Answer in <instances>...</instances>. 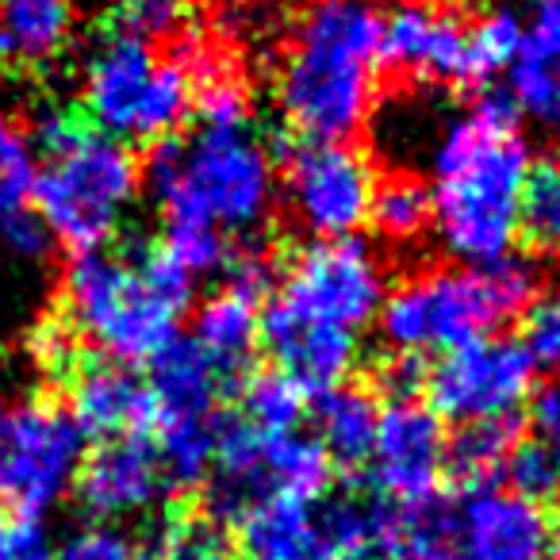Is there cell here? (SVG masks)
Returning a JSON list of instances; mask_svg holds the SVG:
<instances>
[{
  "mask_svg": "<svg viewBox=\"0 0 560 560\" xmlns=\"http://www.w3.org/2000/svg\"><path fill=\"white\" fill-rule=\"evenodd\" d=\"M529 170L534 154L503 93H483L438 131L427 185L430 226L453 261L483 269L511 254Z\"/></svg>",
  "mask_w": 560,
  "mask_h": 560,
  "instance_id": "cell-1",
  "label": "cell"
},
{
  "mask_svg": "<svg viewBox=\"0 0 560 560\" xmlns=\"http://www.w3.org/2000/svg\"><path fill=\"white\" fill-rule=\"evenodd\" d=\"M384 12L373 0H312L277 66L280 119L304 142H346L369 124L381 81Z\"/></svg>",
  "mask_w": 560,
  "mask_h": 560,
  "instance_id": "cell-2",
  "label": "cell"
},
{
  "mask_svg": "<svg viewBox=\"0 0 560 560\" xmlns=\"http://www.w3.org/2000/svg\"><path fill=\"white\" fill-rule=\"evenodd\" d=\"M196 277L162 246L73 254L62 277V319L116 365H150L177 338Z\"/></svg>",
  "mask_w": 560,
  "mask_h": 560,
  "instance_id": "cell-3",
  "label": "cell"
},
{
  "mask_svg": "<svg viewBox=\"0 0 560 560\" xmlns=\"http://www.w3.org/2000/svg\"><path fill=\"white\" fill-rule=\"evenodd\" d=\"M24 127L35 154L47 158L32 185L35 215L73 254L104 249L139 200V158L58 101H43Z\"/></svg>",
  "mask_w": 560,
  "mask_h": 560,
  "instance_id": "cell-4",
  "label": "cell"
},
{
  "mask_svg": "<svg viewBox=\"0 0 560 560\" xmlns=\"http://www.w3.org/2000/svg\"><path fill=\"white\" fill-rule=\"evenodd\" d=\"M139 177L165 226L196 223L246 234L257 231L277 203V162L249 124L200 127L192 139L170 135L150 142Z\"/></svg>",
  "mask_w": 560,
  "mask_h": 560,
  "instance_id": "cell-5",
  "label": "cell"
},
{
  "mask_svg": "<svg viewBox=\"0 0 560 560\" xmlns=\"http://www.w3.org/2000/svg\"><path fill=\"white\" fill-rule=\"evenodd\" d=\"M537 292L541 272L518 254H506L503 261L483 269H422L388 289L376 327L392 353H450L472 338H488L506 319L522 315Z\"/></svg>",
  "mask_w": 560,
  "mask_h": 560,
  "instance_id": "cell-6",
  "label": "cell"
},
{
  "mask_svg": "<svg viewBox=\"0 0 560 560\" xmlns=\"http://www.w3.org/2000/svg\"><path fill=\"white\" fill-rule=\"evenodd\" d=\"M192 112V78L150 39L108 27L81 66V116L119 142L170 139Z\"/></svg>",
  "mask_w": 560,
  "mask_h": 560,
  "instance_id": "cell-7",
  "label": "cell"
},
{
  "mask_svg": "<svg viewBox=\"0 0 560 560\" xmlns=\"http://www.w3.org/2000/svg\"><path fill=\"white\" fill-rule=\"evenodd\" d=\"M85 434L55 399L27 396L0 404V506L39 522L78 483Z\"/></svg>",
  "mask_w": 560,
  "mask_h": 560,
  "instance_id": "cell-8",
  "label": "cell"
},
{
  "mask_svg": "<svg viewBox=\"0 0 560 560\" xmlns=\"http://www.w3.org/2000/svg\"><path fill=\"white\" fill-rule=\"evenodd\" d=\"M388 296V269L361 238H323L292 257L272 304L292 319L335 330L373 327Z\"/></svg>",
  "mask_w": 560,
  "mask_h": 560,
  "instance_id": "cell-9",
  "label": "cell"
},
{
  "mask_svg": "<svg viewBox=\"0 0 560 560\" xmlns=\"http://www.w3.org/2000/svg\"><path fill=\"white\" fill-rule=\"evenodd\" d=\"M534 361L518 338H472L442 353L427 373V407L457 427L518 415L534 392Z\"/></svg>",
  "mask_w": 560,
  "mask_h": 560,
  "instance_id": "cell-10",
  "label": "cell"
},
{
  "mask_svg": "<svg viewBox=\"0 0 560 560\" xmlns=\"http://www.w3.org/2000/svg\"><path fill=\"white\" fill-rule=\"evenodd\" d=\"M373 192V162L350 142H300L284 165V200L315 242L353 238L369 223Z\"/></svg>",
  "mask_w": 560,
  "mask_h": 560,
  "instance_id": "cell-11",
  "label": "cell"
},
{
  "mask_svg": "<svg viewBox=\"0 0 560 560\" xmlns=\"http://www.w3.org/2000/svg\"><path fill=\"white\" fill-rule=\"evenodd\" d=\"M445 438L442 419L422 399H396L381 411L373 457V488L388 503H422L438 495V483L445 476Z\"/></svg>",
  "mask_w": 560,
  "mask_h": 560,
  "instance_id": "cell-12",
  "label": "cell"
},
{
  "mask_svg": "<svg viewBox=\"0 0 560 560\" xmlns=\"http://www.w3.org/2000/svg\"><path fill=\"white\" fill-rule=\"evenodd\" d=\"M78 499L101 522L147 514L162 499L165 468L150 438H108L78 472Z\"/></svg>",
  "mask_w": 560,
  "mask_h": 560,
  "instance_id": "cell-13",
  "label": "cell"
},
{
  "mask_svg": "<svg viewBox=\"0 0 560 560\" xmlns=\"http://www.w3.org/2000/svg\"><path fill=\"white\" fill-rule=\"evenodd\" d=\"M381 62L407 78L460 85L465 73V24L434 0H404L384 16Z\"/></svg>",
  "mask_w": 560,
  "mask_h": 560,
  "instance_id": "cell-14",
  "label": "cell"
},
{
  "mask_svg": "<svg viewBox=\"0 0 560 560\" xmlns=\"http://www.w3.org/2000/svg\"><path fill=\"white\" fill-rule=\"evenodd\" d=\"M460 560H545L549 518L545 506L518 491L483 488L457 506Z\"/></svg>",
  "mask_w": 560,
  "mask_h": 560,
  "instance_id": "cell-15",
  "label": "cell"
},
{
  "mask_svg": "<svg viewBox=\"0 0 560 560\" xmlns=\"http://www.w3.org/2000/svg\"><path fill=\"white\" fill-rule=\"evenodd\" d=\"M70 384V419L85 438H147L154 430V396L150 384L139 381L116 361H78Z\"/></svg>",
  "mask_w": 560,
  "mask_h": 560,
  "instance_id": "cell-16",
  "label": "cell"
},
{
  "mask_svg": "<svg viewBox=\"0 0 560 560\" xmlns=\"http://www.w3.org/2000/svg\"><path fill=\"white\" fill-rule=\"evenodd\" d=\"M261 346L277 361L280 373L292 376L304 392H327L346 384V376L358 369L361 358L358 335L292 319L272 300L261 312Z\"/></svg>",
  "mask_w": 560,
  "mask_h": 560,
  "instance_id": "cell-17",
  "label": "cell"
},
{
  "mask_svg": "<svg viewBox=\"0 0 560 560\" xmlns=\"http://www.w3.org/2000/svg\"><path fill=\"white\" fill-rule=\"evenodd\" d=\"M150 396H154V427L162 422H208L215 419L223 373L200 350L196 338H173L150 361Z\"/></svg>",
  "mask_w": 560,
  "mask_h": 560,
  "instance_id": "cell-18",
  "label": "cell"
},
{
  "mask_svg": "<svg viewBox=\"0 0 560 560\" xmlns=\"http://www.w3.org/2000/svg\"><path fill=\"white\" fill-rule=\"evenodd\" d=\"M78 35V0H0V66L35 73L55 66Z\"/></svg>",
  "mask_w": 560,
  "mask_h": 560,
  "instance_id": "cell-19",
  "label": "cell"
},
{
  "mask_svg": "<svg viewBox=\"0 0 560 560\" xmlns=\"http://www.w3.org/2000/svg\"><path fill=\"white\" fill-rule=\"evenodd\" d=\"M242 549L249 560H315L323 557L319 522H315V503L284 491H269L257 499L238 522Z\"/></svg>",
  "mask_w": 560,
  "mask_h": 560,
  "instance_id": "cell-20",
  "label": "cell"
},
{
  "mask_svg": "<svg viewBox=\"0 0 560 560\" xmlns=\"http://www.w3.org/2000/svg\"><path fill=\"white\" fill-rule=\"evenodd\" d=\"M196 342L219 365V373L231 376L249 365L254 350L261 346V300L226 280L223 289L211 292L196 312Z\"/></svg>",
  "mask_w": 560,
  "mask_h": 560,
  "instance_id": "cell-21",
  "label": "cell"
},
{
  "mask_svg": "<svg viewBox=\"0 0 560 560\" xmlns=\"http://www.w3.org/2000/svg\"><path fill=\"white\" fill-rule=\"evenodd\" d=\"M315 442L338 468H361L373 457L376 427H381V407L365 388H338L315 392Z\"/></svg>",
  "mask_w": 560,
  "mask_h": 560,
  "instance_id": "cell-22",
  "label": "cell"
},
{
  "mask_svg": "<svg viewBox=\"0 0 560 560\" xmlns=\"http://www.w3.org/2000/svg\"><path fill=\"white\" fill-rule=\"evenodd\" d=\"M518 415L506 419H488V422H468L445 445V472L457 483H465L468 491L495 488V480H503L506 460L518 450Z\"/></svg>",
  "mask_w": 560,
  "mask_h": 560,
  "instance_id": "cell-23",
  "label": "cell"
},
{
  "mask_svg": "<svg viewBox=\"0 0 560 560\" xmlns=\"http://www.w3.org/2000/svg\"><path fill=\"white\" fill-rule=\"evenodd\" d=\"M330 472H335V465L315 442V434H304V430L261 434V476L269 491L319 503L330 488Z\"/></svg>",
  "mask_w": 560,
  "mask_h": 560,
  "instance_id": "cell-24",
  "label": "cell"
},
{
  "mask_svg": "<svg viewBox=\"0 0 560 560\" xmlns=\"http://www.w3.org/2000/svg\"><path fill=\"white\" fill-rule=\"evenodd\" d=\"M514 116L529 119L541 131H560V55L545 43L526 39L506 66V89Z\"/></svg>",
  "mask_w": 560,
  "mask_h": 560,
  "instance_id": "cell-25",
  "label": "cell"
},
{
  "mask_svg": "<svg viewBox=\"0 0 560 560\" xmlns=\"http://www.w3.org/2000/svg\"><path fill=\"white\" fill-rule=\"evenodd\" d=\"M388 549L396 552V560H460L457 506L442 495H430L396 511Z\"/></svg>",
  "mask_w": 560,
  "mask_h": 560,
  "instance_id": "cell-26",
  "label": "cell"
},
{
  "mask_svg": "<svg viewBox=\"0 0 560 560\" xmlns=\"http://www.w3.org/2000/svg\"><path fill=\"white\" fill-rule=\"evenodd\" d=\"M526 39L529 35L518 12H483L472 27H465V73H460V85H488V81H495L499 73H506V66L514 62V55H518Z\"/></svg>",
  "mask_w": 560,
  "mask_h": 560,
  "instance_id": "cell-27",
  "label": "cell"
},
{
  "mask_svg": "<svg viewBox=\"0 0 560 560\" xmlns=\"http://www.w3.org/2000/svg\"><path fill=\"white\" fill-rule=\"evenodd\" d=\"M369 223L381 231V238L399 242V246L422 238V234L430 231V223H434L430 188L422 185V177H411V173H392V177L376 180Z\"/></svg>",
  "mask_w": 560,
  "mask_h": 560,
  "instance_id": "cell-28",
  "label": "cell"
},
{
  "mask_svg": "<svg viewBox=\"0 0 560 560\" xmlns=\"http://www.w3.org/2000/svg\"><path fill=\"white\" fill-rule=\"evenodd\" d=\"M307 396L312 392H304L280 369H272V373H257L246 381L238 415L257 434H284V430H300L307 415Z\"/></svg>",
  "mask_w": 560,
  "mask_h": 560,
  "instance_id": "cell-29",
  "label": "cell"
},
{
  "mask_svg": "<svg viewBox=\"0 0 560 560\" xmlns=\"http://www.w3.org/2000/svg\"><path fill=\"white\" fill-rule=\"evenodd\" d=\"M518 234L537 254H560V162H534L522 188Z\"/></svg>",
  "mask_w": 560,
  "mask_h": 560,
  "instance_id": "cell-30",
  "label": "cell"
},
{
  "mask_svg": "<svg viewBox=\"0 0 560 560\" xmlns=\"http://www.w3.org/2000/svg\"><path fill=\"white\" fill-rule=\"evenodd\" d=\"M35 185V147L27 139V127L12 116V108L0 96V219L27 208Z\"/></svg>",
  "mask_w": 560,
  "mask_h": 560,
  "instance_id": "cell-31",
  "label": "cell"
},
{
  "mask_svg": "<svg viewBox=\"0 0 560 560\" xmlns=\"http://www.w3.org/2000/svg\"><path fill=\"white\" fill-rule=\"evenodd\" d=\"M150 552L154 560H231V541L211 514H185L165 522Z\"/></svg>",
  "mask_w": 560,
  "mask_h": 560,
  "instance_id": "cell-32",
  "label": "cell"
},
{
  "mask_svg": "<svg viewBox=\"0 0 560 560\" xmlns=\"http://www.w3.org/2000/svg\"><path fill=\"white\" fill-rule=\"evenodd\" d=\"M522 350L529 353L534 369L560 376V284L537 292L522 312Z\"/></svg>",
  "mask_w": 560,
  "mask_h": 560,
  "instance_id": "cell-33",
  "label": "cell"
},
{
  "mask_svg": "<svg viewBox=\"0 0 560 560\" xmlns=\"http://www.w3.org/2000/svg\"><path fill=\"white\" fill-rule=\"evenodd\" d=\"M185 20L188 0H116V24L112 27L154 43L162 35H177Z\"/></svg>",
  "mask_w": 560,
  "mask_h": 560,
  "instance_id": "cell-34",
  "label": "cell"
},
{
  "mask_svg": "<svg viewBox=\"0 0 560 560\" xmlns=\"http://www.w3.org/2000/svg\"><path fill=\"white\" fill-rule=\"evenodd\" d=\"M503 480L511 483V491L534 499V503H545L560 491V465L541 450V445H518L506 460Z\"/></svg>",
  "mask_w": 560,
  "mask_h": 560,
  "instance_id": "cell-35",
  "label": "cell"
},
{
  "mask_svg": "<svg viewBox=\"0 0 560 560\" xmlns=\"http://www.w3.org/2000/svg\"><path fill=\"white\" fill-rule=\"evenodd\" d=\"M32 353L47 373L55 376H70L73 365L81 361V338L66 327L62 315H50L39 327L32 330Z\"/></svg>",
  "mask_w": 560,
  "mask_h": 560,
  "instance_id": "cell-36",
  "label": "cell"
},
{
  "mask_svg": "<svg viewBox=\"0 0 560 560\" xmlns=\"http://www.w3.org/2000/svg\"><path fill=\"white\" fill-rule=\"evenodd\" d=\"M55 560H135V545L116 526H85L58 545Z\"/></svg>",
  "mask_w": 560,
  "mask_h": 560,
  "instance_id": "cell-37",
  "label": "cell"
},
{
  "mask_svg": "<svg viewBox=\"0 0 560 560\" xmlns=\"http://www.w3.org/2000/svg\"><path fill=\"white\" fill-rule=\"evenodd\" d=\"M0 242H4V249H9L12 257H20V261H43V257L50 254V246H55L47 223H43L32 208H20L0 219Z\"/></svg>",
  "mask_w": 560,
  "mask_h": 560,
  "instance_id": "cell-38",
  "label": "cell"
},
{
  "mask_svg": "<svg viewBox=\"0 0 560 560\" xmlns=\"http://www.w3.org/2000/svg\"><path fill=\"white\" fill-rule=\"evenodd\" d=\"M529 430H534V445H541L560 465V376L529 392Z\"/></svg>",
  "mask_w": 560,
  "mask_h": 560,
  "instance_id": "cell-39",
  "label": "cell"
},
{
  "mask_svg": "<svg viewBox=\"0 0 560 560\" xmlns=\"http://www.w3.org/2000/svg\"><path fill=\"white\" fill-rule=\"evenodd\" d=\"M422 381H427V369H422V358H411V353H396V358L381 361V369H376V388L388 396V404L415 399Z\"/></svg>",
  "mask_w": 560,
  "mask_h": 560,
  "instance_id": "cell-40",
  "label": "cell"
},
{
  "mask_svg": "<svg viewBox=\"0 0 560 560\" xmlns=\"http://www.w3.org/2000/svg\"><path fill=\"white\" fill-rule=\"evenodd\" d=\"M0 560H55V545H50L47 529L35 518L12 522V537L4 545V557Z\"/></svg>",
  "mask_w": 560,
  "mask_h": 560,
  "instance_id": "cell-41",
  "label": "cell"
},
{
  "mask_svg": "<svg viewBox=\"0 0 560 560\" xmlns=\"http://www.w3.org/2000/svg\"><path fill=\"white\" fill-rule=\"evenodd\" d=\"M534 39L560 55V4H534Z\"/></svg>",
  "mask_w": 560,
  "mask_h": 560,
  "instance_id": "cell-42",
  "label": "cell"
},
{
  "mask_svg": "<svg viewBox=\"0 0 560 560\" xmlns=\"http://www.w3.org/2000/svg\"><path fill=\"white\" fill-rule=\"evenodd\" d=\"M342 560H396V552H392V549H361V552L342 557Z\"/></svg>",
  "mask_w": 560,
  "mask_h": 560,
  "instance_id": "cell-43",
  "label": "cell"
},
{
  "mask_svg": "<svg viewBox=\"0 0 560 560\" xmlns=\"http://www.w3.org/2000/svg\"><path fill=\"white\" fill-rule=\"evenodd\" d=\"M9 537H12V518H9V511L0 506V557H4V545H9Z\"/></svg>",
  "mask_w": 560,
  "mask_h": 560,
  "instance_id": "cell-44",
  "label": "cell"
},
{
  "mask_svg": "<svg viewBox=\"0 0 560 560\" xmlns=\"http://www.w3.org/2000/svg\"><path fill=\"white\" fill-rule=\"evenodd\" d=\"M549 545H552V552H557V560H560V506H557V514H552V522H549Z\"/></svg>",
  "mask_w": 560,
  "mask_h": 560,
  "instance_id": "cell-45",
  "label": "cell"
},
{
  "mask_svg": "<svg viewBox=\"0 0 560 560\" xmlns=\"http://www.w3.org/2000/svg\"><path fill=\"white\" fill-rule=\"evenodd\" d=\"M0 376H4V353H0Z\"/></svg>",
  "mask_w": 560,
  "mask_h": 560,
  "instance_id": "cell-46",
  "label": "cell"
}]
</instances>
